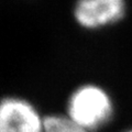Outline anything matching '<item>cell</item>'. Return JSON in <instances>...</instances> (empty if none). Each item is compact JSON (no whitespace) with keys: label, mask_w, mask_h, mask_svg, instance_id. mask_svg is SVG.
<instances>
[{"label":"cell","mask_w":132,"mask_h":132,"mask_svg":"<svg viewBox=\"0 0 132 132\" xmlns=\"http://www.w3.org/2000/svg\"><path fill=\"white\" fill-rule=\"evenodd\" d=\"M44 120L36 107L16 96L5 97L0 105V132H44Z\"/></svg>","instance_id":"obj_3"},{"label":"cell","mask_w":132,"mask_h":132,"mask_svg":"<svg viewBox=\"0 0 132 132\" xmlns=\"http://www.w3.org/2000/svg\"><path fill=\"white\" fill-rule=\"evenodd\" d=\"M126 132H132V129H131V130H129V131H126Z\"/></svg>","instance_id":"obj_5"},{"label":"cell","mask_w":132,"mask_h":132,"mask_svg":"<svg viewBox=\"0 0 132 132\" xmlns=\"http://www.w3.org/2000/svg\"><path fill=\"white\" fill-rule=\"evenodd\" d=\"M44 132H89L71 120L67 116L51 114L45 117Z\"/></svg>","instance_id":"obj_4"},{"label":"cell","mask_w":132,"mask_h":132,"mask_svg":"<svg viewBox=\"0 0 132 132\" xmlns=\"http://www.w3.org/2000/svg\"><path fill=\"white\" fill-rule=\"evenodd\" d=\"M114 105L110 94L97 84H85L69 95L66 116L89 132L105 127L113 117Z\"/></svg>","instance_id":"obj_1"},{"label":"cell","mask_w":132,"mask_h":132,"mask_svg":"<svg viewBox=\"0 0 132 132\" xmlns=\"http://www.w3.org/2000/svg\"><path fill=\"white\" fill-rule=\"evenodd\" d=\"M126 12V0H77L73 15L79 27L99 30L121 21Z\"/></svg>","instance_id":"obj_2"}]
</instances>
